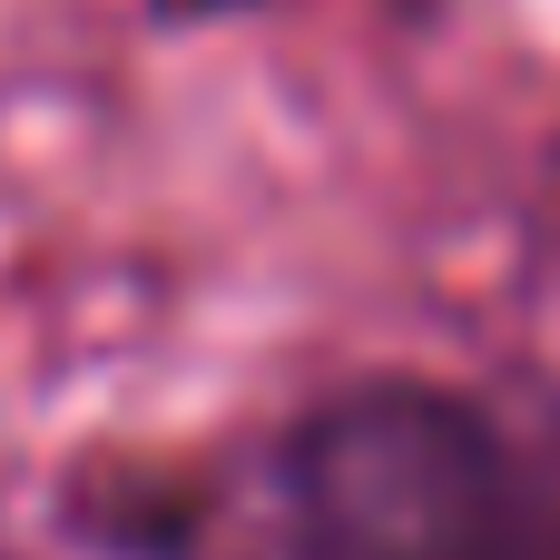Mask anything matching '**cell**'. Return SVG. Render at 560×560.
Listing matches in <instances>:
<instances>
[{"label":"cell","mask_w":560,"mask_h":560,"mask_svg":"<svg viewBox=\"0 0 560 560\" xmlns=\"http://www.w3.org/2000/svg\"><path fill=\"white\" fill-rule=\"evenodd\" d=\"M266 482L285 560H560L551 453L482 384L413 364L305 394Z\"/></svg>","instance_id":"cell-1"}]
</instances>
